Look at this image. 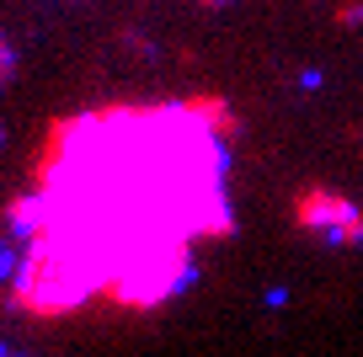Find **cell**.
<instances>
[{
	"label": "cell",
	"instance_id": "3",
	"mask_svg": "<svg viewBox=\"0 0 363 357\" xmlns=\"http://www.w3.org/2000/svg\"><path fill=\"white\" fill-rule=\"evenodd\" d=\"M208 6H225V0H208Z\"/></svg>",
	"mask_w": 363,
	"mask_h": 357
},
{
	"label": "cell",
	"instance_id": "2",
	"mask_svg": "<svg viewBox=\"0 0 363 357\" xmlns=\"http://www.w3.org/2000/svg\"><path fill=\"white\" fill-rule=\"evenodd\" d=\"M294 224L315 240H326V246H358L363 240V208L326 187H305L294 198Z\"/></svg>",
	"mask_w": 363,
	"mask_h": 357
},
{
	"label": "cell",
	"instance_id": "1",
	"mask_svg": "<svg viewBox=\"0 0 363 357\" xmlns=\"http://www.w3.org/2000/svg\"><path fill=\"white\" fill-rule=\"evenodd\" d=\"M235 112L225 96L102 101L43 128L6 230L11 304L69 320L91 304L145 314L177 299L193 256L235 230Z\"/></svg>",
	"mask_w": 363,
	"mask_h": 357
}]
</instances>
